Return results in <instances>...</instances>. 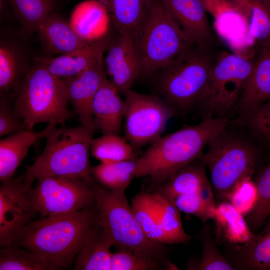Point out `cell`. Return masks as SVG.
Segmentation results:
<instances>
[{
    "label": "cell",
    "mask_w": 270,
    "mask_h": 270,
    "mask_svg": "<svg viewBox=\"0 0 270 270\" xmlns=\"http://www.w3.org/2000/svg\"><path fill=\"white\" fill-rule=\"evenodd\" d=\"M0 270H56V266L40 256L20 246L10 245L0 250Z\"/></svg>",
    "instance_id": "33"
},
{
    "label": "cell",
    "mask_w": 270,
    "mask_h": 270,
    "mask_svg": "<svg viewBox=\"0 0 270 270\" xmlns=\"http://www.w3.org/2000/svg\"><path fill=\"white\" fill-rule=\"evenodd\" d=\"M212 220L214 222V236L218 245L228 247L242 244L250 241L254 235L244 216L228 201L216 204Z\"/></svg>",
    "instance_id": "20"
},
{
    "label": "cell",
    "mask_w": 270,
    "mask_h": 270,
    "mask_svg": "<svg viewBox=\"0 0 270 270\" xmlns=\"http://www.w3.org/2000/svg\"><path fill=\"white\" fill-rule=\"evenodd\" d=\"M130 205L147 236L154 242L169 244L161 225L154 192L142 185L132 198Z\"/></svg>",
    "instance_id": "28"
},
{
    "label": "cell",
    "mask_w": 270,
    "mask_h": 270,
    "mask_svg": "<svg viewBox=\"0 0 270 270\" xmlns=\"http://www.w3.org/2000/svg\"><path fill=\"white\" fill-rule=\"evenodd\" d=\"M18 48L6 42L0 46V94L14 98L19 91L30 68H27Z\"/></svg>",
    "instance_id": "27"
},
{
    "label": "cell",
    "mask_w": 270,
    "mask_h": 270,
    "mask_svg": "<svg viewBox=\"0 0 270 270\" xmlns=\"http://www.w3.org/2000/svg\"><path fill=\"white\" fill-rule=\"evenodd\" d=\"M206 166L201 161L198 164H188L150 190L172 203L178 196L202 192L212 186L206 174Z\"/></svg>",
    "instance_id": "26"
},
{
    "label": "cell",
    "mask_w": 270,
    "mask_h": 270,
    "mask_svg": "<svg viewBox=\"0 0 270 270\" xmlns=\"http://www.w3.org/2000/svg\"><path fill=\"white\" fill-rule=\"evenodd\" d=\"M110 80H102L92 102V112L96 129L102 134H117L121 130L126 113V102Z\"/></svg>",
    "instance_id": "16"
},
{
    "label": "cell",
    "mask_w": 270,
    "mask_h": 270,
    "mask_svg": "<svg viewBox=\"0 0 270 270\" xmlns=\"http://www.w3.org/2000/svg\"><path fill=\"white\" fill-rule=\"evenodd\" d=\"M208 146V150L199 159L208 168L217 202L227 201L230 192L240 180L253 176L257 152L247 140L228 132L227 130L214 138Z\"/></svg>",
    "instance_id": "7"
},
{
    "label": "cell",
    "mask_w": 270,
    "mask_h": 270,
    "mask_svg": "<svg viewBox=\"0 0 270 270\" xmlns=\"http://www.w3.org/2000/svg\"><path fill=\"white\" fill-rule=\"evenodd\" d=\"M260 0L266 4H267L270 6V0Z\"/></svg>",
    "instance_id": "42"
},
{
    "label": "cell",
    "mask_w": 270,
    "mask_h": 270,
    "mask_svg": "<svg viewBox=\"0 0 270 270\" xmlns=\"http://www.w3.org/2000/svg\"><path fill=\"white\" fill-rule=\"evenodd\" d=\"M192 43L174 23L162 0H155L134 40L141 74L162 71Z\"/></svg>",
    "instance_id": "8"
},
{
    "label": "cell",
    "mask_w": 270,
    "mask_h": 270,
    "mask_svg": "<svg viewBox=\"0 0 270 270\" xmlns=\"http://www.w3.org/2000/svg\"><path fill=\"white\" fill-rule=\"evenodd\" d=\"M258 198L256 183L252 176H246L234 187L228 198L230 202L244 216L254 208Z\"/></svg>",
    "instance_id": "38"
},
{
    "label": "cell",
    "mask_w": 270,
    "mask_h": 270,
    "mask_svg": "<svg viewBox=\"0 0 270 270\" xmlns=\"http://www.w3.org/2000/svg\"><path fill=\"white\" fill-rule=\"evenodd\" d=\"M225 248V257L234 270H270L269 225L247 242Z\"/></svg>",
    "instance_id": "21"
},
{
    "label": "cell",
    "mask_w": 270,
    "mask_h": 270,
    "mask_svg": "<svg viewBox=\"0 0 270 270\" xmlns=\"http://www.w3.org/2000/svg\"><path fill=\"white\" fill-rule=\"evenodd\" d=\"M246 123L257 136L270 143V100L244 115Z\"/></svg>",
    "instance_id": "40"
},
{
    "label": "cell",
    "mask_w": 270,
    "mask_h": 270,
    "mask_svg": "<svg viewBox=\"0 0 270 270\" xmlns=\"http://www.w3.org/2000/svg\"><path fill=\"white\" fill-rule=\"evenodd\" d=\"M26 130L24 121L16 114L7 97L0 96V136Z\"/></svg>",
    "instance_id": "41"
},
{
    "label": "cell",
    "mask_w": 270,
    "mask_h": 270,
    "mask_svg": "<svg viewBox=\"0 0 270 270\" xmlns=\"http://www.w3.org/2000/svg\"><path fill=\"white\" fill-rule=\"evenodd\" d=\"M28 34L37 32L40 24L54 12L55 0H8Z\"/></svg>",
    "instance_id": "34"
},
{
    "label": "cell",
    "mask_w": 270,
    "mask_h": 270,
    "mask_svg": "<svg viewBox=\"0 0 270 270\" xmlns=\"http://www.w3.org/2000/svg\"><path fill=\"white\" fill-rule=\"evenodd\" d=\"M214 62L208 45L190 44L160 72L161 98L176 110L200 106L207 95Z\"/></svg>",
    "instance_id": "6"
},
{
    "label": "cell",
    "mask_w": 270,
    "mask_h": 270,
    "mask_svg": "<svg viewBox=\"0 0 270 270\" xmlns=\"http://www.w3.org/2000/svg\"><path fill=\"white\" fill-rule=\"evenodd\" d=\"M136 160L102 163L92 167L95 180L104 188L112 190L124 191L135 178Z\"/></svg>",
    "instance_id": "30"
},
{
    "label": "cell",
    "mask_w": 270,
    "mask_h": 270,
    "mask_svg": "<svg viewBox=\"0 0 270 270\" xmlns=\"http://www.w3.org/2000/svg\"><path fill=\"white\" fill-rule=\"evenodd\" d=\"M48 124L38 131L24 130L7 136L0 140V180L4 182L12 177L16 170L27 156L31 146L45 138L54 127Z\"/></svg>",
    "instance_id": "18"
},
{
    "label": "cell",
    "mask_w": 270,
    "mask_h": 270,
    "mask_svg": "<svg viewBox=\"0 0 270 270\" xmlns=\"http://www.w3.org/2000/svg\"><path fill=\"white\" fill-rule=\"evenodd\" d=\"M106 9L118 34L134 40L143 26L155 0H96Z\"/></svg>",
    "instance_id": "19"
},
{
    "label": "cell",
    "mask_w": 270,
    "mask_h": 270,
    "mask_svg": "<svg viewBox=\"0 0 270 270\" xmlns=\"http://www.w3.org/2000/svg\"><path fill=\"white\" fill-rule=\"evenodd\" d=\"M169 16L191 42L209 45L212 34L202 0H161Z\"/></svg>",
    "instance_id": "15"
},
{
    "label": "cell",
    "mask_w": 270,
    "mask_h": 270,
    "mask_svg": "<svg viewBox=\"0 0 270 270\" xmlns=\"http://www.w3.org/2000/svg\"><path fill=\"white\" fill-rule=\"evenodd\" d=\"M68 102L65 80L36 62L14 97L13 107L26 130H32L40 123L64 126L70 116Z\"/></svg>",
    "instance_id": "5"
},
{
    "label": "cell",
    "mask_w": 270,
    "mask_h": 270,
    "mask_svg": "<svg viewBox=\"0 0 270 270\" xmlns=\"http://www.w3.org/2000/svg\"><path fill=\"white\" fill-rule=\"evenodd\" d=\"M231 123L226 117L208 116L197 124L186 125L160 137L137 159L135 178L146 177L143 185L155 189L180 168L199 159L204 147Z\"/></svg>",
    "instance_id": "1"
},
{
    "label": "cell",
    "mask_w": 270,
    "mask_h": 270,
    "mask_svg": "<svg viewBox=\"0 0 270 270\" xmlns=\"http://www.w3.org/2000/svg\"><path fill=\"white\" fill-rule=\"evenodd\" d=\"M200 242L202 252L198 260H190L186 269L198 270H234V267L220 252L212 230L206 223L196 236Z\"/></svg>",
    "instance_id": "32"
},
{
    "label": "cell",
    "mask_w": 270,
    "mask_h": 270,
    "mask_svg": "<svg viewBox=\"0 0 270 270\" xmlns=\"http://www.w3.org/2000/svg\"><path fill=\"white\" fill-rule=\"evenodd\" d=\"M254 62L236 54L224 53L214 62L210 72L208 92L200 105L206 117H224L236 106L251 74Z\"/></svg>",
    "instance_id": "9"
},
{
    "label": "cell",
    "mask_w": 270,
    "mask_h": 270,
    "mask_svg": "<svg viewBox=\"0 0 270 270\" xmlns=\"http://www.w3.org/2000/svg\"><path fill=\"white\" fill-rule=\"evenodd\" d=\"M94 192L100 225L118 250L153 260L165 270H178L166 244L150 239L139 224L124 191L112 190L96 182Z\"/></svg>",
    "instance_id": "3"
},
{
    "label": "cell",
    "mask_w": 270,
    "mask_h": 270,
    "mask_svg": "<svg viewBox=\"0 0 270 270\" xmlns=\"http://www.w3.org/2000/svg\"><path fill=\"white\" fill-rule=\"evenodd\" d=\"M270 100V46L262 48L236 106L244 116Z\"/></svg>",
    "instance_id": "22"
},
{
    "label": "cell",
    "mask_w": 270,
    "mask_h": 270,
    "mask_svg": "<svg viewBox=\"0 0 270 270\" xmlns=\"http://www.w3.org/2000/svg\"><path fill=\"white\" fill-rule=\"evenodd\" d=\"M103 56L98 58L78 75L65 79L69 102L82 124L96 130L92 112L94 97L103 79L106 76Z\"/></svg>",
    "instance_id": "13"
},
{
    "label": "cell",
    "mask_w": 270,
    "mask_h": 270,
    "mask_svg": "<svg viewBox=\"0 0 270 270\" xmlns=\"http://www.w3.org/2000/svg\"><path fill=\"white\" fill-rule=\"evenodd\" d=\"M104 62L109 80L123 94L130 89L141 74L134 42L128 34H118L110 42Z\"/></svg>",
    "instance_id": "14"
},
{
    "label": "cell",
    "mask_w": 270,
    "mask_h": 270,
    "mask_svg": "<svg viewBox=\"0 0 270 270\" xmlns=\"http://www.w3.org/2000/svg\"><path fill=\"white\" fill-rule=\"evenodd\" d=\"M112 270H165L158 262L134 253L118 250L112 256Z\"/></svg>",
    "instance_id": "39"
},
{
    "label": "cell",
    "mask_w": 270,
    "mask_h": 270,
    "mask_svg": "<svg viewBox=\"0 0 270 270\" xmlns=\"http://www.w3.org/2000/svg\"><path fill=\"white\" fill-rule=\"evenodd\" d=\"M110 18L105 8L96 0H84L74 8L68 21L83 40L94 42L106 38Z\"/></svg>",
    "instance_id": "23"
},
{
    "label": "cell",
    "mask_w": 270,
    "mask_h": 270,
    "mask_svg": "<svg viewBox=\"0 0 270 270\" xmlns=\"http://www.w3.org/2000/svg\"><path fill=\"white\" fill-rule=\"evenodd\" d=\"M34 180L24 174L2 182L0 186V246L12 244L38 214L32 194Z\"/></svg>",
    "instance_id": "12"
},
{
    "label": "cell",
    "mask_w": 270,
    "mask_h": 270,
    "mask_svg": "<svg viewBox=\"0 0 270 270\" xmlns=\"http://www.w3.org/2000/svg\"><path fill=\"white\" fill-rule=\"evenodd\" d=\"M172 203L180 212L192 214L204 224L212 218L216 206L212 186L200 192L178 196Z\"/></svg>",
    "instance_id": "36"
},
{
    "label": "cell",
    "mask_w": 270,
    "mask_h": 270,
    "mask_svg": "<svg viewBox=\"0 0 270 270\" xmlns=\"http://www.w3.org/2000/svg\"><path fill=\"white\" fill-rule=\"evenodd\" d=\"M248 22V32L261 48L270 46V6L260 0H228Z\"/></svg>",
    "instance_id": "29"
},
{
    "label": "cell",
    "mask_w": 270,
    "mask_h": 270,
    "mask_svg": "<svg viewBox=\"0 0 270 270\" xmlns=\"http://www.w3.org/2000/svg\"><path fill=\"white\" fill-rule=\"evenodd\" d=\"M37 32L44 48L54 54H63L94 42L82 39L68 22L54 12L40 24Z\"/></svg>",
    "instance_id": "24"
},
{
    "label": "cell",
    "mask_w": 270,
    "mask_h": 270,
    "mask_svg": "<svg viewBox=\"0 0 270 270\" xmlns=\"http://www.w3.org/2000/svg\"><path fill=\"white\" fill-rule=\"evenodd\" d=\"M36 180L32 194L40 216L75 212L96 201L92 188L80 180L44 176Z\"/></svg>",
    "instance_id": "11"
},
{
    "label": "cell",
    "mask_w": 270,
    "mask_h": 270,
    "mask_svg": "<svg viewBox=\"0 0 270 270\" xmlns=\"http://www.w3.org/2000/svg\"><path fill=\"white\" fill-rule=\"evenodd\" d=\"M268 225L270 226V224Z\"/></svg>",
    "instance_id": "43"
},
{
    "label": "cell",
    "mask_w": 270,
    "mask_h": 270,
    "mask_svg": "<svg viewBox=\"0 0 270 270\" xmlns=\"http://www.w3.org/2000/svg\"><path fill=\"white\" fill-rule=\"evenodd\" d=\"M94 132L82 124L54 127L45 138L44 150L26 167L24 174L34 181L44 176L78 178L92 186L96 180L89 156Z\"/></svg>",
    "instance_id": "4"
},
{
    "label": "cell",
    "mask_w": 270,
    "mask_h": 270,
    "mask_svg": "<svg viewBox=\"0 0 270 270\" xmlns=\"http://www.w3.org/2000/svg\"><path fill=\"white\" fill-rule=\"evenodd\" d=\"M110 237L99 224L88 234L74 260L75 270H112Z\"/></svg>",
    "instance_id": "25"
},
{
    "label": "cell",
    "mask_w": 270,
    "mask_h": 270,
    "mask_svg": "<svg viewBox=\"0 0 270 270\" xmlns=\"http://www.w3.org/2000/svg\"><path fill=\"white\" fill-rule=\"evenodd\" d=\"M254 181L257 200L246 220L253 232L262 226L270 215V162L261 169Z\"/></svg>",
    "instance_id": "37"
},
{
    "label": "cell",
    "mask_w": 270,
    "mask_h": 270,
    "mask_svg": "<svg viewBox=\"0 0 270 270\" xmlns=\"http://www.w3.org/2000/svg\"><path fill=\"white\" fill-rule=\"evenodd\" d=\"M99 224L95 202L81 210L31 221L12 245L30 250L59 270L69 268L90 232Z\"/></svg>",
    "instance_id": "2"
},
{
    "label": "cell",
    "mask_w": 270,
    "mask_h": 270,
    "mask_svg": "<svg viewBox=\"0 0 270 270\" xmlns=\"http://www.w3.org/2000/svg\"><path fill=\"white\" fill-rule=\"evenodd\" d=\"M94 157L102 163H111L138 159L134 148L126 138L117 134H105L91 142Z\"/></svg>",
    "instance_id": "31"
},
{
    "label": "cell",
    "mask_w": 270,
    "mask_h": 270,
    "mask_svg": "<svg viewBox=\"0 0 270 270\" xmlns=\"http://www.w3.org/2000/svg\"><path fill=\"white\" fill-rule=\"evenodd\" d=\"M124 94L126 106L125 138L133 147L140 148L160 137L177 110L160 96L130 89Z\"/></svg>",
    "instance_id": "10"
},
{
    "label": "cell",
    "mask_w": 270,
    "mask_h": 270,
    "mask_svg": "<svg viewBox=\"0 0 270 270\" xmlns=\"http://www.w3.org/2000/svg\"><path fill=\"white\" fill-rule=\"evenodd\" d=\"M106 38L53 58H36L35 61L50 74L62 80L72 78L84 71L107 50Z\"/></svg>",
    "instance_id": "17"
},
{
    "label": "cell",
    "mask_w": 270,
    "mask_h": 270,
    "mask_svg": "<svg viewBox=\"0 0 270 270\" xmlns=\"http://www.w3.org/2000/svg\"><path fill=\"white\" fill-rule=\"evenodd\" d=\"M154 193L161 225L169 244L189 243L192 236L188 234L184 228L180 211L172 203Z\"/></svg>",
    "instance_id": "35"
}]
</instances>
